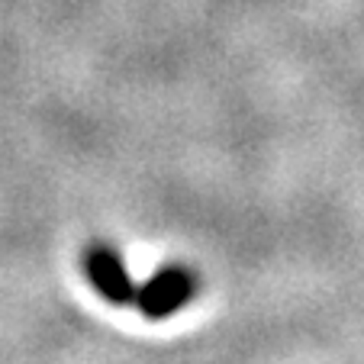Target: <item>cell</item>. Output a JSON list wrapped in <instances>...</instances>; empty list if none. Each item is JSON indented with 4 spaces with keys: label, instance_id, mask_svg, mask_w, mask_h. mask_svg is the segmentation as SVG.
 <instances>
[{
    "label": "cell",
    "instance_id": "1",
    "mask_svg": "<svg viewBox=\"0 0 364 364\" xmlns=\"http://www.w3.org/2000/svg\"><path fill=\"white\" fill-rule=\"evenodd\" d=\"M197 294V277L187 268H178V264H168L159 274H151L142 287H136V306L145 319H171L174 313L187 306Z\"/></svg>",
    "mask_w": 364,
    "mask_h": 364
},
{
    "label": "cell",
    "instance_id": "2",
    "mask_svg": "<svg viewBox=\"0 0 364 364\" xmlns=\"http://www.w3.org/2000/svg\"><path fill=\"white\" fill-rule=\"evenodd\" d=\"M84 271H87V281L94 284V290L113 306H129L136 303V281L126 271L123 258H119L117 248L110 245H90L84 255Z\"/></svg>",
    "mask_w": 364,
    "mask_h": 364
}]
</instances>
